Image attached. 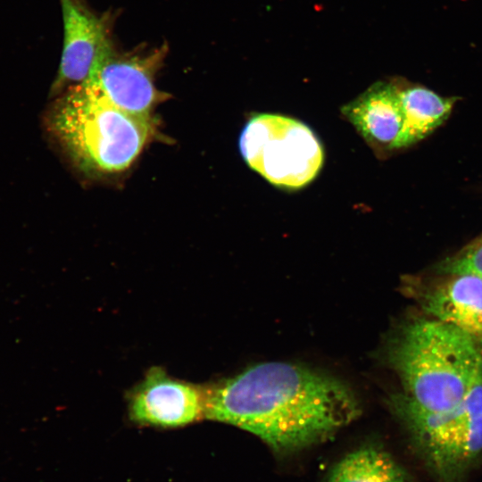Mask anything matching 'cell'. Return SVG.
Wrapping results in <instances>:
<instances>
[{
  "label": "cell",
  "mask_w": 482,
  "mask_h": 482,
  "mask_svg": "<svg viewBox=\"0 0 482 482\" xmlns=\"http://www.w3.org/2000/svg\"><path fill=\"white\" fill-rule=\"evenodd\" d=\"M204 387V418L247 430L280 453L320 443L360 414L345 383L292 363H260Z\"/></svg>",
  "instance_id": "6da1fadb"
},
{
  "label": "cell",
  "mask_w": 482,
  "mask_h": 482,
  "mask_svg": "<svg viewBox=\"0 0 482 482\" xmlns=\"http://www.w3.org/2000/svg\"><path fill=\"white\" fill-rule=\"evenodd\" d=\"M388 364L409 402L429 412L459 405L482 384V345L436 319L403 323L388 341Z\"/></svg>",
  "instance_id": "7a4b0ae2"
},
{
  "label": "cell",
  "mask_w": 482,
  "mask_h": 482,
  "mask_svg": "<svg viewBox=\"0 0 482 482\" xmlns=\"http://www.w3.org/2000/svg\"><path fill=\"white\" fill-rule=\"evenodd\" d=\"M47 126L74 163L88 174L128 169L154 129L152 118L116 107L87 82L68 87L54 102Z\"/></svg>",
  "instance_id": "3957f363"
},
{
  "label": "cell",
  "mask_w": 482,
  "mask_h": 482,
  "mask_svg": "<svg viewBox=\"0 0 482 482\" xmlns=\"http://www.w3.org/2000/svg\"><path fill=\"white\" fill-rule=\"evenodd\" d=\"M239 149L253 170L288 190L311 183L324 162L323 147L312 129L275 113L252 115L240 134Z\"/></svg>",
  "instance_id": "277c9868"
},
{
  "label": "cell",
  "mask_w": 482,
  "mask_h": 482,
  "mask_svg": "<svg viewBox=\"0 0 482 482\" xmlns=\"http://www.w3.org/2000/svg\"><path fill=\"white\" fill-rule=\"evenodd\" d=\"M168 51L166 43L123 51L112 41L85 82L116 107L136 116L152 118L154 108L168 98L154 83Z\"/></svg>",
  "instance_id": "5b68a950"
},
{
  "label": "cell",
  "mask_w": 482,
  "mask_h": 482,
  "mask_svg": "<svg viewBox=\"0 0 482 482\" xmlns=\"http://www.w3.org/2000/svg\"><path fill=\"white\" fill-rule=\"evenodd\" d=\"M63 46L52 92L87 80L104 48L112 41V12L97 13L84 0H61Z\"/></svg>",
  "instance_id": "8992f818"
},
{
  "label": "cell",
  "mask_w": 482,
  "mask_h": 482,
  "mask_svg": "<svg viewBox=\"0 0 482 482\" xmlns=\"http://www.w3.org/2000/svg\"><path fill=\"white\" fill-rule=\"evenodd\" d=\"M130 419L137 423L177 428L204 418L205 387L170 378L151 368L129 394Z\"/></svg>",
  "instance_id": "52a82bcc"
},
{
  "label": "cell",
  "mask_w": 482,
  "mask_h": 482,
  "mask_svg": "<svg viewBox=\"0 0 482 482\" xmlns=\"http://www.w3.org/2000/svg\"><path fill=\"white\" fill-rule=\"evenodd\" d=\"M412 441L439 482H462L482 454V413L458 417Z\"/></svg>",
  "instance_id": "ba28073f"
},
{
  "label": "cell",
  "mask_w": 482,
  "mask_h": 482,
  "mask_svg": "<svg viewBox=\"0 0 482 482\" xmlns=\"http://www.w3.org/2000/svg\"><path fill=\"white\" fill-rule=\"evenodd\" d=\"M341 113L377 153L397 150L404 114L396 80L374 83L342 106Z\"/></svg>",
  "instance_id": "9c48e42d"
},
{
  "label": "cell",
  "mask_w": 482,
  "mask_h": 482,
  "mask_svg": "<svg viewBox=\"0 0 482 482\" xmlns=\"http://www.w3.org/2000/svg\"><path fill=\"white\" fill-rule=\"evenodd\" d=\"M444 275L417 292L421 308L482 345V278L472 274Z\"/></svg>",
  "instance_id": "30bf717a"
},
{
  "label": "cell",
  "mask_w": 482,
  "mask_h": 482,
  "mask_svg": "<svg viewBox=\"0 0 482 482\" xmlns=\"http://www.w3.org/2000/svg\"><path fill=\"white\" fill-rule=\"evenodd\" d=\"M396 80V79H395ZM404 114V123L397 149L407 147L429 135L449 116L454 98L443 97L420 86L396 80Z\"/></svg>",
  "instance_id": "8fae6325"
},
{
  "label": "cell",
  "mask_w": 482,
  "mask_h": 482,
  "mask_svg": "<svg viewBox=\"0 0 482 482\" xmlns=\"http://www.w3.org/2000/svg\"><path fill=\"white\" fill-rule=\"evenodd\" d=\"M325 482H411L406 471L384 449L365 445L342 458Z\"/></svg>",
  "instance_id": "7c38bea8"
},
{
  "label": "cell",
  "mask_w": 482,
  "mask_h": 482,
  "mask_svg": "<svg viewBox=\"0 0 482 482\" xmlns=\"http://www.w3.org/2000/svg\"><path fill=\"white\" fill-rule=\"evenodd\" d=\"M439 274H472L482 278V237L438 265Z\"/></svg>",
  "instance_id": "4fadbf2b"
}]
</instances>
